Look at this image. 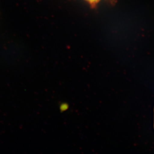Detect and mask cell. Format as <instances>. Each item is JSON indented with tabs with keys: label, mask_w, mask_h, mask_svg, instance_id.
I'll use <instances>...</instances> for the list:
<instances>
[{
	"label": "cell",
	"mask_w": 154,
	"mask_h": 154,
	"mask_svg": "<svg viewBox=\"0 0 154 154\" xmlns=\"http://www.w3.org/2000/svg\"><path fill=\"white\" fill-rule=\"evenodd\" d=\"M86 1H88L89 2H90V4L94 5V4L98 3L100 0H86Z\"/></svg>",
	"instance_id": "1"
}]
</instances>
